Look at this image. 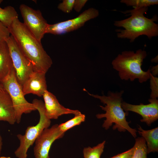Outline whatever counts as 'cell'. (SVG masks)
<instances>
[{
	"label": "cell",
	"instance_id": "obj_1",
	"mask_svg": "<svg viewBox=\"0 0 158 158\" xmlns=\"http://www.w3.org/2000/svg\"><path fill=\"white\" fill-rule=\"evenodd\" d=\"M8 28L22 53L32 64L35 71L46 73L52 61L41 42L32 34L18 18L15 19Z\"/></svg>",
	"mask_w": 158,
	"mask_h": 158
},
{
	"label": "cell",
	"instance_id": "obj_2",
	"mask_svg": "<svg viewBox=\"0 0 158 158\" xmlns=\"http://www.w3.org/2000/svg\"><path fill=\"white\" fill-rule=\"evenodd\" d=\"M148 7L134 8L133 9L121 12L124 13H130L131 16L126 19L114 22V26L122 27L124 29H116L117 36L121 39H127L130 42H134L142 35L147 36L150 39L158 36V25L155 22L157 20V16L148 18L144 14Z\"/></svg>",
	"mask_w": 158,
	"mask_h": 158
},
{
	"label": "cell",
	"instance_id": "obj_3",
	"mask_svg": "<svg viewBox=\"0 0 158 158\" xmlns=\"http://www.w3.org/2000/svg\"><path fill=\"white\" fill-rule=\"evenodd\" d=\"M124 92L123 90L116 92L109 91L107 96H100L87 93L90 95L99 99L105 105L104 107L99 106L105 113L96 115L98 119L106 118L102 125L103 128L108 130L114 123L113 126V130L117 129L119 132L127 130L135 138L137 137V131L135 129L129 126V122L126 120L127 113L124 111L121 106L123 101L122 96Z\"/></svg>",
	"mask_w": 158,
	"mask_h": 158
},
{
	"label": "cell",
	"instance_id": "obj_4",
	"mask_svg": "<svg viewBox=\"0 0 158 158\" xmlns=\"http://www.w3.org/2000/svg\"><path fill=\"white\" fill-rule=\"evenodd\" d=\"M147 56L146 51L141 49L135 52L125 51L119 54L111 63L113 68L118 72L121 79L133 81L138 79L140 83L146 82L151 75L150 70L143 71L142 68L144 60Z\"/></svg>",
	"mask_w": 158,
	"mask_h": 158
},
{
	"label": "cell",
	"instance_id": "obj_5",
	"mask_svg": "<svg viewBox=\"0 0 158 158\" xmlns=\"http://www.w3.org/2000/svg\"><path fill=\"white\" fill-rule=\"evenodd\" d=\"M32 103L39 113V121L36 125L28 126L24 135L18 134L17 135L20 144L14 152V154L18 158H27L28 149L33 145L43 131L49 128L51 124V120L46 114L43 102L41 100L35 99Z\"/></svg>",
	"mask_w": 158,
	"mask_h": 158
},
{
	"label": "cell",
	"instance_id": "obj_6",
	"mask_svg": "<svg viewBox=\"0 0 158 158\" xmlns=\"http://www.w3.org/2000/svg\"><path fill=\"white\" fill-rule=\"evenodd\" d=\"M0 84L10 96L15 111L16 123L20 122L23 114H29L36 110L33 104L25 99L22 87L16 79L14 68L5 78L0 81Z\"/></svg>",
	"mask_w": 158,
	"mask_h": 158
},
{
	"label": "cell",
	"instance_id": "obj_7",
	"mask_svg": "<svg viewBox=\"0 0 158 158\" xmlns=\"http://www.w3.org/2000/svg\"><path fill=\"white\" fill-rule=\"evenodd\" d=\"M13 61L16 79L21 87L35 71L31 62L22 53L11 35L6 41Z\"/></svg>",
	"mask_w": 158,
	"mask_h": 158
},
{
	"label": "cell",
	"instance_id": "obj_8",
	"mask_svg": "<svg viewBox=\"0 0 158 158\" xmlns=\"http://www.w3.org/2000/svg\"><path fill=\"white\" fill-rule=\"evenodd\" d=\"M19 9L23 20V23L32 34L41 42L48 24L40 10H35L24 4L20 5Z\"/></svg>",
	"mask_w": 158,
	"mask_h": 158
},
{
	"label": "cell",
	"instance_id": "obj_9",
	"mask_svg": "<svg viewBox=\"0 0 158 158\" xmlns=\"http://www.w3.org/2000/svg\"><path fill=\"white\" fill-rule=\"evenodd\" d=\"M99 14L98 10L90 8L73 19L53 24H48L46 33L58 35L73 31L83 26L87 21L96 18Z\"/></svg>",
	"mask_w": 158,
	"mask_h": 158
},
{
	"label": "cell",
	"instance_id": "obj_10",
	"mask_svg": "<svg viewBox=\"0 0 158 158\" xmlns=\"http://www.w3.org/2000/svg\"><path fill=\"white\" fill-rule=\"evenodd\" d=\"M59 125L55 124L45 129L37 138L33 148L35 158H49L52 144L56 140L62 138L65 133L60 129Z\"/></svg>",
	"mask_w": 158,
	"mask_h": 158
},
{
	"label": "cell",
	"instance_id": "obj_11",
	"mask_svg": "<svg viewBox=\"0 0 158 158\" xmlns=\"http://www.w3.org/2000/svg\"><path fill=\"white\" fill-rule=\"evenodd\" d=\"M148 101L149 104L139 105L132 104L123 101L121 106L126 111H131L140 115L142 118L140 120L141 122H145L150 126L158 119V100L157 99L150 98Z\"/></svg>",
	"mask_w": 158,
	"mask_h": 158
},
{
	"label": "cell",
	"instance_id": "obj_12",
	"mask_svg": "<svg viewBox=\"0 0 158 158\" xmlns=\"http://www.w3.org/2000/svg\"><path fill=\"white\" fill-rule=\"evenodd\" d=\"M46 114L50 119H57L63 115L73 114L75 115L81 113L78 110L67 108L61 105L56 96L51 93L45 91L43 95Z\"/></svg>",
	"mask_w": 158,
	"mask_h": 158
},
{
	"label": "cell",
	"instance_id": "obj_13",
	"mask_svg": "<svg viewBox=\"0 0 158 158\" xmlns=\"http://www.w3.org/2000/svg\"><path fill=\"white\" fill-rule=\"evenodd\" d=\"M46 73L34 71L22 86L24 95L32 94L38 96H43L47 90Z\"/></svg>",
	"mask_w": 158,
	"mask_h": 158
},
{
	"label": "cell",
	"instance_id": "obj_14",
	"mask_svg": "<svg viewBox=\"0 0 158 158\" xmlns=\"http://www.w3.org/2000/svg\"><path fill=\"white\" fill-rule=\"evenodd\" d=\"M0 121L7 122L11 125L16 122L11 99L4 89L0 90Z\"/></svg>",
	"mask_w": 158,
	"mask_h": 158
},
{
	"label": "cell",
	"instance_id": "obj_15",
	"mask_svg": "<svg viewBox=\"0 0 158 158\" xmlns=\"http://www.w3.org/2000/svg\"><path fill=\"white\" fill-rule=\"evenodd\" d=\"M14 68L9 49L6 41L0 44V81L5 78Z\"/></svg>",
	"mask_w": 158,
	"mask_h": 158
},
{
	"label": "cell",
	"instance_id": "obj_16",
	"mask_svg": "<svg viewBox=\"0 0 158 158\" xmlns=\"http://www.w3.org/2000/svg\"><path fill=\"white\" fill-rule=\"evenodd\" d=\"M138 131L145 140L147 147V153L158 152V127L149 130H144L139 126Z\"/></svg>",
	"mask_w": 158,
	"mask_h": 158
},
{
	"label": "cell",
	"instance_id": "obj_17",
	"mask_svg": "<svg viewBox=\"0 0 158 158\" xmlns=\"http://www.w3.org/2000/svg\"><path fill=\"white\" fill-rule=\"evenodd\" d=\"M18 14L14 8L9 6L4 8L0 7V21L8 28L14 20L18 18Z\"/></svg>",
	"mask_w": 158,
	"mask_h": 158
},
{
	"label": "cell",
	"instance_id": "obj_18",
	"mask_svg": "<svg viewBox=\"0 0 158 158\" xmlns=\"http://www.w3.org/2000/svg\"><path fill=\"white\" fill-rule=\"evenodd\" d=\"M134 151L131 158H147V149L146 141L142 137L136 138L133 147Z\"/></svg>",
	"mask_w": 158,
	"mask_h": 158
},
{
	"label": "cell",
	"instance_id": "obj_19",
	"mask_svg": "<svg viewBox=\"0 0 158 158\" xmlns=\"http://www.w3.org/2000/svg\"><path fill=\"white\" fill-rule=\"evenodd\" d=\"M105 143L106 141H104L92 147H85L83 151L84 158H100L104 151Z\"/></svg>",
	"mask_w": 158,
	"mask_h": 158
},
{
	"label": "cell",
	"instance_id": "obj_20",
	"mask_svg": "<svg viewBox=\"0 0 158 158\" xmlns=\"http://www.w3.org/2000/svg\"><path fill=\"white\" fill-rule=\"evenodd\" d=\"M85 116L81 113L76 115L73 118L59 125L60 129L65 133L68 130L77 125L80 124L85 120Z\"/></svg>",
	"mask_w": 158,
	"mask_h": 158
},
{
	"label": "cell",
	"instance_id": "obj_21",
	"mask_svg": "<svg viewBox=\"0 0 158 158\" xmlns=\"http://www.w3.org/2000/svg\"><path fill=\"white\" fill-rule=\"evenodd\" d=\"M120 2L128 6H133L134 8L148 7L158 4L157 0H121Z\"/></svg>",
	"mask_w": 158,
	"mask_h": 158
},
{
	"label": "cell",
	"instance_id": "obj_22",
	"mask_svg": "<svg viewBox=\"0 0 158 158\" xmlns=\"http://www.w3.org/2000/svg\"><path fill=\"white\" fill-rule=\"evenodd\" d=\"M149 79L150 88L151 90L150 98L157 99L158 97V78L151 74Z\"/></svg>",
	"mask_w": 158,
	"mask_h": 158
},
{
	"label": "cell",
	"instance_id": "obj_23",
	"mask_svg": "<svg viewBox=\"0 0 158 158\" xmlns=\"http://www.w3.org/2000/svg\"><path fill=\"white\" fill-rule=\"evenodd\" d=\"M75 0H63L58 6V8L66 13H69L73 9Z\"/></svg>",
	"mask_w": 158,
	"mask_h": 158
},
{
	"label": "cell",
	"instance_id": "obj_24",
	"mask_svg": "<svg viewBox=\"0 0 158 158\" xmlns=\"http://www.w3.org/2000/svg\"><path fill=\"white\" fill-rule=\"evenodd\" d=\"M9 30L4 24L0 21V44L6 41L10 36Z\"/></svg>",
	"mask_w": 158,
	"mask_h": 158
},
{
	"label": "cell",
	"instance_id": "obj_25",
	"mask_svg": "<svg viewBox=\"0 0 158 158\" xmlns=\"http://www.w3.org/2000/svg\"><path fill=\"white\" fill-rule=\"evenodd\" d=\"M134 151L133 147L128 150L110 158H131Z\"/></svg>",
	"mask_w": 158,
	"mask_h": 158
},
{
	"label": "cell",
	"instance_id": "obj_26",
	"mask_svg": "<svg viewBox=\"0 0 158 158\" xmlns=\"http://www.w3.org/2000/svg\"><path fill=\"white\" fill-rule=\"evenodd\" d=\"M87 1V0H75L73 9L76 12H80Z\"/></svg>",
	"mask_w": 158,
	"mask_h": 158
},
{
	"label": "cell",
	"instance_id": "obj_27",
	"mask_svg": "<svg viewBox=\"0 0 158 158\" xmlns=\"http://www.w3.org/2000/svg\"><path fill=\"white\" fill-rule=\"evenodd\" d=\"M158 65L152 67L150 70L151 74L154 76H156L158 74Z\"/></svg>",
	"mask_w": 158,
	"mask_h": 158
},
{
	"label": "cell",
	"instance_id": "obj_28",
	"mask_svg": "<svg viewBox=\"0 0 158 158\" xmlns=\"http://www.w3.org/2000/svg\"><path fill=\"white\" fill-rule=\"evenodd\" d=\"M2 145L3 142L2 138L0 133V157L1 156V153Z\"/></svg>",
	"mask_w": 158,
	"mask_h": 158
},
{
	"label": "cell",
	"instance_id": "obj_29",
	"mask_svg": "<svg viewBox=\"0 0 158 158\" xmlns=\"http://www.w3.org/2000/svg\"><path fill=\"white\" fill-rule=\"evenodd\" d=\"M151 62H154L157 63L158 62V55L156 56L154 58H152L151 59Z\"/></svg>",
	"mask_w": 158,
	"mask_h": 158
},
{
	"label": "cell",
	"instance_id": "obj_30",
	"mask_svg": "<svg viewBox=\"0 0 158 158\" xmlns=\"http://www.w3.org/2000/svg\"><path fill=\"white\" fill-rule=\"evenodd\" d=\"M0 158H11L9 157L0 156Z\"/></svg>",
	"mask_w": 158,
	"mask_h": 158
},
{
	"label": "cell",
	"instance_id": "obj_31",
	"mask_svg": "<svg viewBox=\"0 0 158 158\" xmlns=\"http://www.w3.org/2000/svg\"><path fill=\"white\" fill-rule=\"evenodd\" d=\"M3 1L2 0H0V4H1Z\"/></svg>",
	"mask_w": 158,
	"mask_h": 158
}]
</instances>
